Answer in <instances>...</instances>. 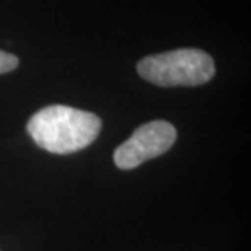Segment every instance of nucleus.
Here are the masks:
<instances>
[{
    "label": "nucleus",
    "instance_id": "nucleus-1",
    "mask_svg": "<svg viewBox=\"0 0 251 251\" xmlns=\"http://www.w3.org/2000/svg\"><path fill=\"white\" fill-rule=\"evenodd\" d=\"M26 130L41 149L67 155L88 147L98 137L101 119L72 106L51 104L29 118Z\"/></svg>",
    "mask_w": 251,
    "mask_h": 251
},
{
    "label": "nucleus",
    "instance_id": "nucleus-2",
    "mask_svg": "<svg viewBox=\"0 0 251 251\" xmlns=\"http://www.w3.org/2000/svg\"><path fill=\"white\" fill-rule=\"evenodd\" d=\"M137 72L158 87H198L214 77L215 64L201 49H175L144 57L137 64Z\"/></svg>",
    "mask_w": 251,
    "mask_h": 251
},
{
    "label": "nucleus",
    "instance_id": "nucleus-3",
    "mask_svg": "<svg viewBox=\"0 0 251 251\" xmlns=\"http://www.w3.org/2000/svg\"><path fill=\"white\" fill-rule=\"evenodd\" d=\"M176 140V129L167 121H150L134 130V134L114 152V163L121 170H132L150 158L168 152Z\"/></svg>",
    "mask_w": 251,
    "mask_h": 251
},
{
    "label": "nucleus",
    "instance_id": "nucleus-4",
    "mask_svg": "<svg viewBox=\"0 0 251 251\" xmlns=\"http://www.w3.org/2000/svg\"><path fill=\"white\" fill-rule=\"evenodd\" d=\"M18 57L13 56L10 52H5V51H0V75L2 74H8L12 72L18 67Z\"/></svg>",
    "mask_w": 251,
    "mask_h": 251
}]
</instances>
